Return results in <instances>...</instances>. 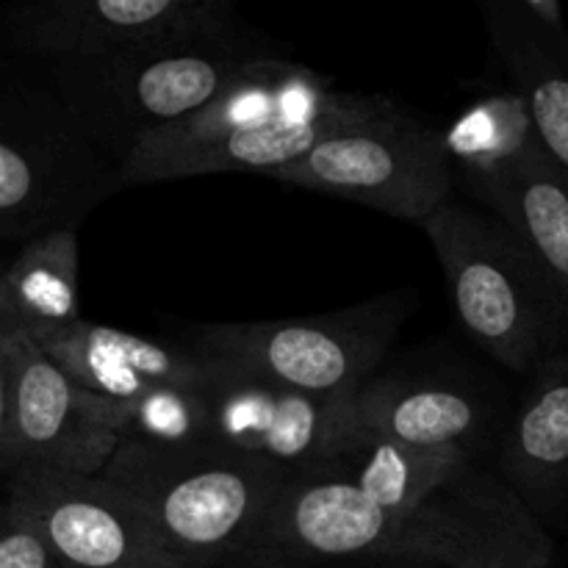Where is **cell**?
I'll use <instances>...</instances> for the list:
<instances>
[{"mask_svg":"<svg viewBox=\"0 0 568 568\" xmlns=\"http://www.w3.org/2000/svg\"><path fill=\"white\" fill-rule=\"evenodd\" d=\"M552 555L541 519L508 480L471 464L410 508H383L322 471L292 475L242 568H549Z\"/></svg>","mask_w":568,"mask_h":568,"instance_id":"obj_1","label":"cell"},{"mask_svg":"<svg viewBox=\"0 0 568 568\" xmlns=\"http://www.w3.org/2000/svg\"><path fill=\"white\" fill-rule=\"evenodd\" d=\"M283 48L239 17L227 26L105 53L44 61V83L120 170L153 133L197 114Z\"/></svg>","mask_w":568,"mask_h":568,"instance_id":"obj_2","label":"cell"},{"mask_svg":"<svg viewBox=\"0 0 568 568\" xmlns=\"http://www.w3.org/2000/svg\"><path fill=\"white\" fill-rule=\"evenodd\" d=\"M422 227L460 325L494 361L532 377L568 349V294L499 216L449 200Z\"/></svg>","mask_w":568,"mask_h":568,"instance_id":"obj_3","label":"cell"},{"mask_svg":"<svg viewBox=\"0 0 568 568\" xmlns=\"http://www.w3.org/2000/svg\"><path fill=\"white\" fill-rule=\"evenodd\" d=\"M103 477L131 494L170 552L194 568H242L288 480L275 466L214 444L133 442L120 444Z\"/></svg>","mask_w":568,"mask_h":568,"instance_id":"obj_4","label":"cell"},{"mask_svg":"<svg viewBox=\"0 0 568 568\" xmlns=\"http://www.w3.org/2000/svg\"><path fill=\"white\" fill-rule=\"evenodd\" d=\"M128 181L42 81L6 78L0 92V236L31 242L78 227Z\"/></svg>","mask_w":568,"mask_h":568,"instance_id":"obj_5","label":"cell"},{"mask_svg":"<svg viewBox=\"0 0 568 568\" xmlns=\"http://www.w3.org/2000/svg\"><path fill=\"white\" fill-rule=\"evenodd\" d=\"M410 308V294L392 292L320 316L194 325L186 336L189 347L214 364L322 397H355L375 377Z\"/></svg>","mask_w":568,"mask_h":568,"instance_id":"obj_6","label":"cell"},{"mask_svg":"<svg viewBox=\"0 0 568 568\" xmlns=\"http://www.w3.org/2000/svg\"><path fill=\"white\" fill-rule=\"evenodd\" d=\"M447 133L453 172L568 294V175L536 136L516 92L480 100Z\"/></svg>","mask_w":568,"mask_h":568,"instance_id":"obj_7","label":"cell"},{"mask_svg":"<svg viewBox=\"0 0 568 568\" xmlns=\"http://www.w3.org/2000/svg\"><path fill=\"white\" fill-rule=\"evenodd\" d=\"M272 178L422 225L449 203L455 172L447 133L394 103L325 136Z\"/></svg>","mask_w":568,"mask_h":568,"instance_id":"obj_8","label":"cell"},{"mask_svg":"<svg viewBox=\"0 0 568 568\" xmlns=\"http://www.w3.org/2000/svg\"><path fill=\"white\" fill-rule=\"evenodd\" d=\"M125 403L83 392L22 331H0V475L26 466L103 475Z\"/></svg>","mask_w":568,"mask_h":568,"instance_id":"obj_9","label":"cell"},{"mask_svg":"<svg viewBox=\"0 0 568 568\" xmlns=\"http://www.w3.org/2000/svg\"><path fill=\"white\" fill-rule=\"evenodd\" d=\"M6 503L31 516L64 568H194L170 552L142 505L103 475L26 466Z\"/></svg>","mask_w":568,"mask_h":568,"instance_id":"obj_10","label":"cell"},{"mask_svg":"<svg viewBox=\"0 0 568 568\" xmlns=\"http://www.w3.org/2000/svg\"><path fill=\"white\" fill-rule=\"evenodd\" d=\"M211 444L292 475L325 464L349 425L353 397H322L214 364Z\"/></svg>","mask_w":568,"mask_h":568,"instance_id":"obj_11","label":"cell"},{"mask_svg":"<svg viewBox=\"0 0 568 568\" xmlns=\"http://www.w3.org/2000/svg\"><path fill=\"white\" fill-rule=\"evenodd\" d=\"M239 17V0H17L3 11V33L17 53L50 61L183 37Z\"/></svg>","mask_w":568,"mask_h":568,"instance_id":"obj_12","label":"cell"},{"mask_svg":"<svg viewBox=\"0 0 568 568\" xmlns=\"http://www.w3.org/2000/svg\"><path fill=\"white\" fill-rule=\"evenodd\" d=\"M392 105V100L381 98V94L333 92L320 105L286 111V114L272 116V120L250 122V125L236 128L225 136L183 150V153L128 166L122 175H125L128 186L131 183L220 175V172H261V175L272 178L277 170L311 153L325 136L355 125V122L369 120L375 114H383Z\"/></svg>","mask_w":568,"mask_h":568,"instance_id":"obj_13","label":"cell"},{"mask_svg":"<svg viewBox=\"0 0 568 568\" xmlns=\"http://www.w3.org/2000/svg\"><path fill=\"white\" fill-rule=\"evenodd\" d=\"M37 344L83 392L116 403H131L155 386H205L214 375V361L189 344L153 342L83 320Z\"/></svg>","mask_w":568,"mask_h":568,"instance_id":"obj_14","label":"cell"},{"mask_svg":"<svg viewBox=\"0 0 568 568\" xmlns=\"http://www.w3.org/2000/svg\"><path fill=\"white\" fill-rule=\"evenodd\" d=\"M358 425L427 449H464L475 458L497 425L491 397L453 377H372L349 403Z\"/></svg>","mask_w":568,"mask_h":568,"instance_id":"obj_15","label":"cell"},{"mask_svg":"<svg viewBox=\"0 0 568 568\" xmlns=\"http://www.w3.org/2000/svg\"><path fill=\"white\" fill-rule=\"evenodd\" d=\"M499 469L538 519L558 510L568 491V349L530 377L505 422Z\"/></svg>","mask_w":568,"mask_h":568,"instance_id":"obj_16","label":"cell"},{"mask_svg":"<svg viewBox=\"0 0 568 568\" xmlns=\"http://www.w3.org/2000/svg\"><path fill=\"white\" fill-rule=\"evenodd\" d=\"M471 464L475 458L464 449H427L394 442L358 425L349 414V425L325 464L311 471L349 483L383 508H410L449 486Z\"/></svg>","mask_w":568,"mask_h":568,"instance_id":"obj_17","label":"cell"},{"mask_svg":"<svg viewBox=\"0 0 568 568\" xmlns=\"http://www.w3.org/2000/svg\"><path fill=\"white\" fill-rule=\"evenodd\" d=\"M78 320V227L22 244L0 281V331H22L39 342Z\"/></svg>","mask_w":568,"mask_h":568,"instance_id":"obj_18","label":"cell"},{"mask_svg":"<svg viewBox=\"0 0 568 568\" xmlns=\"http://www.w3.org/2000/svg\"><path fill=\"white\" fill-rule=\"evenodd\" d=\"M205 386H155L125 403L122 442L166 449L211 444V405Z\"/></svg>","mask_w":568,"mask_h":568,"instance_id":"obj_19","label":"cell"},{"mask_svg":"<svg viewBox=\"0 0 568 568\" xmlns=\"http://www.w3.org/2000/svg\"><path fill=\"white\" fill-rule=\"evenodd\" d=\"M0 568H64L42 527L9 503L0 514Z\"/></svg>","mask_w":568,"mask_h":568,"instance_id":"obj_20","label":"cell"},{"mask_svg":"<svg viewBox=\"0 0 568 568\" xmlns=\"http://www.w3.org/2000/svg\"><path fill=\"white\" fill-rule=\"evenodd\" d=\"M544 26H549L552 31L566 33L564 28V11H560V0H521Z\"/></svg>","mask_w":568,"mask_h":568,"instance_id":"obj_21","label":"cell"},{"mask_svg":"<svg viewBox=\"0 0 568 568\" xmlns=\"http://www.w3.org/2000/svg\"><path fill=\"white\" fill-rule=\"evenodd\" d=\"M300 568H425L405 564H327V566H300Z\"/></svg>","mask_w":568,"mask_h":568,"instance_id":"obj_22","label":"cell"}]
</instances>
